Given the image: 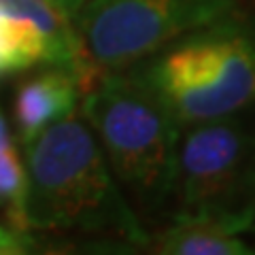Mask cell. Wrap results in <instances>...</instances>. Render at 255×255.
<instances>
[{"label":"cell","mask_w":255,"mask_h":255,"mask_svg":"<svg viewBox=\"0 0 255 255\" xmlns=\"http://www.w3.org/2000/svg\"><path fill=\"white\" fill-rule=\"evenodd\" d=\"M30 230L94 232L149 247L138 211L111 170L98 138L77 117L49 126L23 147Z\"/></svg>","instance_id":"6da1fadb"},{"label":"cell","mask_w":255,"mask_h":255,"mask_svg":"<svg viewBox=\"0 0 255 255\" xmlns=\"http://www.w3.org/2000/svg\"><path fill=\"white\" fill-rule=\"evenodd\" d=\"M153 92L181 126L255 107V11L236 9L119 70Z\"/></svg>","instance_id":"7a4b0ae2"},{"label":"cell","mask_w":255,"mask_h":255,"mask_svg":"<svg viewBox=\"0 0 255 255\" xmlns=\"http://www.w3.org/2000/svg\"><path fill=\"white\" fill-rule=\"evenodd\" d=\"M79 111L132 200L149 215L170 211L183 126L164 102L126 73H105Z\"/></svg>","instance_id":"3957f363"},{"label":"cell","mask_w":255,"mask_h":255,"mask_svg":"<svg viewBox=\"0 0 255 255\" xmlns=\"http://www.w3.org/2000/svg\"><path fill=\"white\" fill-rule=\"evenodd\" d=\"M236 9L241 0H87L73 23L96 66L119 73Z\"/></svg>","instance_id":"5b68a950"},{"label":"cell","mask_w":255,"mask_h":255,"mask_svg":"<svg viewBox=\"0 0 255 255\" xmlns=\"http://www.w3.org/2000/svg\"><path fill=\"white\" fill-rule=\"evenodd\" d=\"M149 247L159 255H251L255 249L238 234L202 226L172 221L151 238Z\"/></svg>","instance_id":"52a82bcc"},{"label":"cell","mask_w":255,"mask_h":255,"mask_svg":"<svg viewBox=\"0 0 255 255\" xmlns=\"http://www.w3.org/2000/svg\"><path fill=\"white\" fill-rule=\"evenodd\" d=\"M170 219L230 234L255 226V119L245 111L183 126Z\"/></svg>","instance_id":"277c9868"},{"label":"cell","mask_w":255,"mask_h":255,"mask_svg":"<svg viewBox=\"0 0 255 255\" xmlns=\"http://www.w3.org/2000/svg\"><path fill=\"white\" fill-rule=\"evenodd\" d=\"M49 2H51L60 13H64L66 17L73 19L75 15L79 13V9H81V6L87 2V0H49Z\"/></svg>","instance_id":"8fae6325"},{"label":"cell","mask_w":255,"mask_h":255,"mask_svg":"<svg viewBox=\"0 0 255 255\" xmlns=\"http://www.w3.org/2000/svg\"><path fill=\"white\" fill-rule=\"evenodd\" d=\"M9 147H17V145H15V138L11 134L9 122H6V117H4V111H2V107H0V151L9 149Z\"/></svg>","instance_id":"7c38bea8"},{"label":"cell","mask_w":255,"mask_h":255,"mask_svg":"<svg viewBox=\"0 0 255 255\" xmlns=\"http://www.w3.org/2000/svg\"><path fill=\"white\" fill-rule=\"evenodd\" d=\"M49 64V45L28 17L0 9V79Z\"/></svg>","instance_id":"ba28073f"},{"label":"cell","mask_w":255,"mask_h":255,"mask_svg":"<svg viewBox=\"0 0 255 255\" xmlns=\"http://www.w3.org/2000/svg\"><path fill=\"white\" fill-rule=\"evenodd\" d=\"M34 245L32 238L23 232H17L9 226H0V255H19L28 253Z\"/></svg>","instance_id":"30bf717a"},{"label":"cell","mask_w":255,"mask_h":255,"mask_svg":"<svg viewBox=\"0 0 255 255\" xmlns=\"http://www.w3.org/2000/svg\"><path fill=\"white\" fill-rule=\"evenodd\" d=\"M83 96L81 79L60 66H45L21 79L13 98L15 138L26 147L49 126L75 117Z\"/></svg>","instance_id":"8992f818"},{"label":"cell","mask_w":255,"mask_h":255,"mask_svg":"<svg viewBox=\"0 0 255 255\" xmlns=\"http://www.w3.org/2000/svg\"><path fill=\"white\" fill-rule=\"evenodd\" d=\"M26 194L28 172L17 147L0 151V213L4 215L6 226L17 232L30 234L26 217Z\"/></svg>","instance_id":"9c48e42d"}]
</instances>
